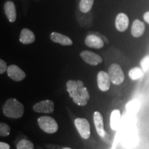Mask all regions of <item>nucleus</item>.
Here are the masks:
<instances>
[{
    "label": "nucleus",
    "mask_w": 149,
    "mask_h": 149,
    "mask_svg": "<svg viewBox=\"0 0 149 149\" xmlns=\"http://www.w3.org/2000/svg\"><path fill=\"white\" fill-rule=\"evenodd\" d=\"M3 113L6 116L10 118H21L24 113V105L17 99L10 98L3 106Z\"/></svg>",
    "instance_id": "obj_1"
},
{
    "label": "nucleus",
    "mask_w": 149,
    "mask_h": 149,
    "mask_svg": "<svg viewBox=\"0 0 149 149\" xmlns=\"http://www.w3.org/2000/svg\"><path fill=\"white\" fill-rule=\"evenodd\" d=\"M40 128L46 133L53 134L58 130V124L55 119L50 116H42L37 120Z\"/></svg>",
    "instance_id": "obj_2"
},
{
    "label": "nucleus",
    "mask_w": 149,
    "mask_h": 149,
    "mask_svg": "<svg viewBox=\"0 0 149 149\" xmlns=\"http://www.w3.org/2000/svg\"><path fill=\"white\" fill-rule=\"evenodd\" d=\"M111 78V82L115 85H120L124 80V72L121 66L117 64H113L110 66L108 72Z\"/></svg>",
    "instance_id": "obj_3"
},
{
    "label": "nucleus",
    "mask_w": 149,
    "mask_h": 149,
    "mask_svg": "<svg viewBox=\"0 0 149 149\" xmlns=\"http://www.w3.org/2000/svg\"><path fill=\"white\" fill-rule=\"evenodd\" d=\"M74 123L79 135L84 139H89L91 136V126L88 121L85 118L78 117L75 119Z\"/></svg>",
    "instance_id": "obj_4"
},
{
    "label": "nucleus",
    "mask_w": 149,
    "mask_h": 149,
    "mask_svg": "<svg viewBox=\"0 0 149 149\" xmlns=\"http://www.w3.org/2000/svg\"><path fill=\"white\" fill-rule=\"evenodd\" d=\"M80 57L86 63L91 65V66H97V65L101 64L103 61L101 56L89 51H84L81 52L80 53Z\"/></svg>",
    "instance_id": "obj_5"
},
{
    "label": "nucleus",
    "mask_w": 149,
    "mask_h": 149,
    "mask_svg": "<svg viewBox=\"0 0 149 149\" xmlns=\"http://www.w3.org/2000/svg\"><path fill=\"white\" fill-rule=\"evenodd\" d=\"M33 111L36 113H51L54 111V103L50 100H46L35 104L33 107Z\"/></svg>",
    "instance_id": "obj_6"
},
{
    "label": "nucleus",
    "mask_w": 149,
    "mask_h": 149,
    "mask_svg": "<svg viewBox=\"0 0 149 149\" xmlns=\"http://www.w3.org/2000/svg\"><path fill=\"white\" fill-rule=\"evenodd\" d=\"M97 85L98 88H100V91L106 92V91H109L111 86V78L108 72L101 70L98 72L97 77Z\"/></svg>",
    "instance_id": "obj_7"
},
{
    "label": "nucleus",
    "mask_w": 149,
    "mask_h": 149,
    "mask_svg": "<svg viewBox=\"0 0 149 149\" xmlns=\"http://www.w3.org/2000/svg\"><path fill=\"white\" fill-rule=\"evenodd\" d=\"M7 74L8 77L15 81H22L26 77V73L17 65H10L8 67Z\"/></svg>",
    "instance_id": "obj_8"
},
{
    "label": "nucleus",
    "mask_w": 149,
    "mask_h": 149,
    "mask_svg": "<svg viewBox=\"0 0 149 149\" xmlns=\"http://www.w3.org/2000/svg\"><path fill=\"white\" fill-rule=\"evenodd\" d=\"M93 121H94L97 133L100 137L104 138L106 135V131L104 130V119L103 116L99 111H95L93 114Z\"/></svg>",
    "instance_id": "obj_9"
},
{
    "label": "nucleus",
    "mask_w": 149,
    "mask_h": 149,
    "mask_svg": "<svg viewBox=\"0 0 149 149\" xmlns=\"http://www.w3.org/2000/svg\"><path fill=\"white\" fill-rule=\"evenodd\" d=\"M85 44L88 47L96 48V49H100L104 46L103 40L95 35H88L85 39Z\"/></svg>",
    "instance_id": "obj_10"
},
{
    "label": "nucleus",
    "mask_w": 149,
    "mask_h": 149,
    "mask_svg": "<svg viewBox=\"0 0 149 149\" xmlns=\"http://www.w3.org/2000/svg\"><path fill=\"white\" fill-rule=\"evenodd\" d=\"M129 25V19L128 17L124 13H120L117 15L115 19V27L120 32H124L127 30Z\"/></svg>",
    "instance_id": "obj_11"
},
{
    "label": "nucleus",
    "mask_w": 149,
    "mask_h": 149,
    "mask_svg": "<svg viewBox=\"0 0 149 149\" xmlns=\"http://www.w3.org/2000/svg\"><path fill=\"white\" fill-rule=\"evenodd\" d=\"M50 38L53 42L59 44L62 46H72V44H73V42H72L70 37L61 34L59 33L53 32L51 34Z\"/></svg>",
    "instance_id": "obj_12"
},
{
    "label": "nucleus",
    "mask_w": 149,
    "mask_h": 149,
    "mask_svg": "<svg viewBox=\"0 0 149 149\" xmlns=\"http://www.w3.org/2000/svg\"><path fill=\"white\" fill-rule=\"evenodd\" d=\"M4 11L6 15L10 22H15L17 18L16 8L15 3L11 1H8L4 4Z\"/></svg>",
    "instance_id": "obj_13"
},
{
    "label": "nucleus",
    "mask_w": 149,
    "mask_h": 149,
    "mask_svg": "<svg viewBox=\"0 0 149 149\" xmlns=\"http://www.w3.org/2000/svg\"><path fill=\"white\" fill-rule=\"evenodd\" d=\"M35 40V35L33 31L28 29L22 30L19 36V41L23 44H32Z\"/></svg>",
    "instance_id": "obj_14"
},
{
    "label": "nucleus",
    "mask_w": 149,
    "mask_h": 149,
    "mask_svg": "<svg viewBox=\"0 0 149 149\" xmlns=\"http://www.w3.org/2000/svg\"><path fill=\"white\" fill-rule=\"evenodd\" d=\"M145 31V25L139 19H135L133 22L131 28V33L134 37H141L144 34Z\"/></svg>",
    "instance_id": "obj_15"
},
{
    "label": "nucleus",
    "mask_w": 149,
    "mask_h": 149,
    "mask_svg": "<svg viewBox=\"0 0 149 149\" xmlns=\"http://www.w3.org/2000/svg\"><path fill=\"white\" fill-rule=\"evenodd\" d=\"M121 121V113L119 110H113L111 114L110 118V125L112 130H117L119 129Z\"/></svg>",
    "instance_id": "obj_16"
},
{
    "label": "nucleus",
    "mask_w": 149,
    "mask_h": 149,
    "mask_svg": "<svg viewBox=\"0 0 149 149\" xmlns=\"http://www.w3.org/2000/svg\"><path fill=\"white\" fill-rule=\"evenodd\" d=\"M77 92L79 94V95L86 101H88L89 99H90V95H89L88 89L84 86L83 81H81V80H77Z\"/></svg>",
    "instance_id": "obj_17"
},
{
    "label": "nucleus",
    "mask_w": 149,
    "mask_h": 149,
    "mask_svg": "<svg viewBox=\"0 0 149 149\" xmlns=\"http://www.w3.org/2000/svg\"><path fill=\"white\" fill-rule=\"evenodd\" d=\"M94 0H81L79 2V10L81 13H87L92 8Z\"/></svg>",
    "instance_id": "obj_18"
},
{
    "label": "nucleus",
    "mask_w": 149,
    "mask_h": 149,
    "mask_svg": "<svg viewBox=\"0 0 149 149\" xmlns=\"http://www.w3.org/2000/svg\"><path fill=\"white\" fill-rule=\"evenodd\" d=\"M128 76L132 80H137L143 76V70L139 67H135L129 70Z\"/></svg>",
    "instance_id": "obj_19"
},
{
    "label": "nucleus",
    "mask_w": 149,
    "mask_h": 149,
    "mask_svg": "<svg viewBox=\"0 0 149 149\" xmlns=\"http://www.w3.org/2000/svg\"><path fill=\"white\" fill-rule=\"evenodd\" d=\"M17 149H35V147L31 141L22 139L17 144Z\"/></svg>",
    "instance_id": "obj_20"
},
{
    "label": "nucleus",
    "mask_w": 149,
    "mask_h": 149,
    "mask_svg": "<svg viewBox=\"0 0 149 149\" xmlns=\"http://www.w3.org/2000/svg\"><path fill=\"white\" fill-rule=\"evenodd\" d=\"M10 128L6 123L0 122V137H6L10 135Z\"/></svg>",
    "instance_id": "obj_21"
},
{
    "label": "nucleus",
    "mask_w": 149,
    "mask_h": 149,
    "mask_svg": "<svg viewBox=\"0 0 149 149\" xmlns=\"http://www.w3.org/2000/svg\"><path fill=\"white\" fill-rule=\"evenodd\" d=\"M141 69L144 72H147L149 69V55H146L140 61Z\"/></svg>",
    "instance_id": "obj_22"
},
{
    "label": "nucleus",
    "mask_w": 149,
    "mask_h": 149,
    "mask_svg": "<svg viewBox=\"0 0 149 149\" xmlns=\"http://www.w3.org/2000/svg\"><path fill=\"white\" fill-rule=\"evenodd\" d=\"M126 109L129 111H137L139 109V102L137 100L129 102L126 106Z\"/></svg>",
    "instance_id": "obj_23"
},
{
    "label": "nucleus",
    "mask_w": 149,
    "mask_h": 149,
    "mask_svg": "<svg viewBox=\"0 0 149 149\" xmlns=\"http://www.w3.org/2000/svg\"><path fill=\"white\" fill-rule=\"evenodd\" d=\"M66 88H67V91H68V92L77 90V81H74V80H69V81H68L66 83Z\"/></svg>",
    "instance_id": "obj_24"
},
{
    "label": "nucleus",
    "mask_w": 149,
    "mask_h": 149,
    "mask_svg": "<svg viewBox=\"0 0 149 149\" xmlns=\"http://www.w3.org/2000/svg\"><path fill=\"white\" fill-rule=\"evenodd\" d=\"M7 69H8V66H7L6 63L3 59H0V74L4 73L7 71Z\"/></svg>",
    "instance_id": "obj_25"
},
{
    "label": "nucleus",
    "mask_w": 149,
    "mask_h": 149,
    "mask_svg": "<svg viewBox=\"0 0 149 149\" xmlns=\"http://www.w3.org/2000/svg\"><path fill=\"white\" fill-rule=\"evenodd\" d=\"M10 145L6 142L0 141V149H10Z\"/></svg>",
    "instance_id": "obj_26"
},
{
    "label": "nucleus",
    "mask_w": 149,
    "mask_h": 149,
    "mask_svg": "<svg viewBox=\"0 0 149 149\" xmlns=\"http://www.w3.org/2000/svg\"><path fill=\"white\" fill-rule=\"evenodd\" d=\"M144 21L146 22V23L149 24V11L145 13L144 14Z\"/></svg>",
    "instance_id": "obj_27"
},
{
    "label": "nucleus",
    "mask_w": 149,
    "mask_h": 149,
    "mask_svg": "<svg viewBox=\"0 0 149 149\" xmlns=\"http://www.w3.org/2000/svg\"><path fill=\"white\" fill-rule=\"evenodd\" d=\"M62 149H72V148H68V147H66V148H62Z\"/></svg>",
    "instance_id": "obj_28"
}]
</instances>
